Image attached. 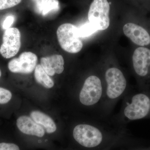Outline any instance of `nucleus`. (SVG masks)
Returning a JSON list of instances; mask_svg holds the SVG:
<instances>
[{
  "label": "nucleus",
  "mask_w": 150,
  "mask_h": 150,
  "mask_svg": "<svg viewBox=\"0 0 150 150\" xmlns=\"http://www.w3.org/2000/svg\"><path fill=\"white\" fill-rule=\"evenodd\" d=\"M16 125L20 131L27 135L42 137L45 134L43 127L28 116L23 115L19 117L17 120Z\"/></svg>",
  "instance_id": "10"
},
{
  "label": "nucleus",
  "mask_w": 150,
  "mask_h": 150,
  "mask_svg": "<svg viewBox=\"0 0 150 150\" xmlns=\"http://www.w3.org/2000/svg\"><path fill=\"white\" fill-rule=\"evenodd\" d=\"M60 8V5L58 0H48L47 4L42 12L43 16H46L51 12L58 11Z\"/></svg>",
  "instance_id": "15"
},
{
  "label": "nucleus",
  "mask_w": 150,
  "mask_h": 150,
  "mask_svg": "<svg viewBox=\"0 0 150 150\" xmlns=\"http://www.w3.org/2000/svg\"><path fill=\"white\" fill-rule=\"evenodd\" d=\"M37 62V56L35 54L31 52H24L18 58L11 60L8 62V67L12 73L27 74L35 70Z\"/></svg>",
  "instance_id": "8"
},
{
  "label": "nucleus",
  "mask_w": 150,
  "mask_h": 150,
  "mask_svg": "<svg viewBox=\"0 0 150 150\" xmlns=\"http://www.w3.org/2000/svg\"><path fill=\"white\" fill-rule=\"evenodd\" d=\"M123 32L137 46L147 47L150 45V33L140 25L133 23H126L123 26Z\"/></svg>",
  "instance_id": "9"
},
{
  "label": "nucleus",
  "mask_w": 150,
  "mask_h": 150,
  "mask_svg": "<svg viewBox=\"0 0 150 150\" xmlns=\"http://www.w3.org/2000/svg\"><path fill=\"white\" fill-rule=\"evenodd\" d=\"M109 11L110 5L107 0H93L89 9V22L98 30H105L110 25Z\"/></svg>",
  "instance_id": "6"
},
{
  "label": "nucleus",
  "mask_w": 150,
  "mask_h": 150,
  "mask_svg": "<svg viewBox=\"0 0 150 150\" xmlns=\"http://www.w3.org/2000/svg\"><path fill=\"white\" fill-rule=\"evenodd\" d=\"M134 72L138 81V89L150 90V48L139 46L134 50L132 59Z\"/></svg>",
  "instance_id": "4"
},
{
  "label": "nucleus",
  "mask_w": 150,
  "mask_h": 150,
  "mask_svg": "<svg viewBox=\"0 0 150 150\" xmlns=\"http://www.w3.org/2000/svg\"><path fill=\"white\" fill-rule=\"evenodd\" d=\"M22 0H0V10L13 7L21 2Z\"/></svg>",
  "instance_id": "18"
},
{
  "label": "nucleus",
  "mask_w": 150,
  "mask_h": 150,
  "mask_svg": "<svg viewBox=\"0 0 150 150\" xmlns=\"http://www.w3.org/2000/svg\"><path fill=\"white\" fill-rule=\"evenodd\" d=\"M33 4L34 10L36 13L41 15L46 6L48 0H31Z\"/></svg>",
  "instance_id": "17"
},
{
  "label": "nucleus",
  "mask_w": 150,
  "mask_h": 150,
  "mask_svg": "<svg viewBox=\"0 0 150 150\" xmlns=\"http://www.w3.org/2000/svg\"><path fill=\"white\" fill-rule=\"evenodd\" d=\"M126 126H120L111 118L88 117L86 122L74 126L72 135L74 139L82 146L94 148L99 146L104 139L114 133H121Z\"/></svg>",
  "instance_id": "1"
},
{
  "label": "nucleus",
  "mask_w": 150,
  "mask_h": 150,
  "mask_svg": "<svg viewBox=\"0 0 150 150\" xmlns=\"http://www.w3.org/2000/svg\"><path fill=\"white\" fill-rule=\"evenodd\" d=\"M59 44L64 51L71 54L79 53L83 43L77 33V27L71 23H66L60 25L57 30Z\"/></svg>",
  "instance_id": "5"
},
{
  "label": "nucleus",
  "mask_w": 150,
  "mask_h": 150,
  "mask_svg": "<svg viewBox=\"0 0 150 150\" xmlns=\"http://www.w3.org/2000/svg\"><path fill=\"white\" fill-rule=\"evenodd\" d=\"M40 65L49 76L60 74L64 71V60L62 55H54L40 59Z\"/></svg>",
  "instance_id": "11"
},
{
  "label": "nucleus",
  "mask_w": 150,
  "mask_h": 150,
  "mask_svg": "<svg viewBox=\"0 0 150 150\" xmlns=\"http://www.w3.org/2000/svg\"><path fill=\"white\" fill-rule=\"evenodd\" d=\"M0 150H20L18 146L16 144L8 142L0 143Z\"/></svg>",
  "instance_id": "19"
},
{
  "label": "nucleus",
  "mask_w": 150,
  "mask_h": 150,
  "mask_svg": "<svg viewBox=\"0 0 150 150\" xmlns=\"http://www.w3.org/2000/svg\"><path fill=\"white\" fill-rule=\"evenodd\" d=\"M122 99L121 109L111 116L115 123L126 126L132 121L150 119V90L129 88Z\"/></svg>",
  "instance_id": "2"
},
{
  "label": "nucleus",
  "mask_w": 150,
  "mask_h": 150,
  "mask_svg": "<svg viewBox=\"0 0 150 150\" xmlns=\"http://www.w3.org/2000/svg\"><path fill=\"white\" fill-rule=\"evenodd\" d=\"M1 75H2L1 71V69H0V78H1Z\"/></svg>",
  "instance_id": "21"
},
{
  "label": "nucleus",
  "mask_w": 150,
  "mask_h": 150,
  "mask_svg": "<svg viewBox=\"0 0 150 150\" xmlns=\"http://www.w3.org/2000/svg\"><path fill=\"white\" fill-rule=\"evenodd\" d=\"M14 20V17L13 16H8L7 17L3 23V28L5 30L10 28L12 25L13 23Z\"/></svg>",
  "instance_id": "20"
},
{
  "label": "nucleus",
  "mask_w": 150,
  "mask_h": 150,
  "mask_svg": "<svg viewBox=\"0 0 150 150\" xmlns=\"http://www.w3.org/2000/svg\"><path fill=\"white\" fill-rule=\"evenodd\" d=\"M34 76L38 83L46 88H50L54 86L53 79L43 69L41 65H38L34 70Z\"/></svg>",
  "instance_id": "13"
},
{
  "label": "nucleus",
  "mask_w": 150,
  "mask_h": 150,
  "mask_svg": "<svg viewBox=\"0 0 150 150\" xmlns=\"http://www.w3.org/2000/svg\"><path fill=\"white\" fill-rule=\"evenodd\" d=\"M103 77L105 92L101 112L103 117L109 118L117 103L123 98L129 88L125 75L118 67L106 68Z\"/></svg>",
  "instance_id": "3"
},
{
  "label": "nucleus",
  "mask_w": 150,
  "mask_h": 150,
  "mask_svg": "<svg viewBox=\"0 0 150 150\" xmlns=\"http://www.w3.org/2000/svg\"><path fill=\"white\" fill-rule=\"evenodd\" d=\"M97 30L93 25L89 22L86 23L80 27H77L78 35L80 38L88 37Z\"/></svg>",
  "instance_id": "14"
},
{
  "label": "nucleus",
  "mask_w": 150,
  "mask_h": 150,
  "mask_svg": "<svg viewBox=\"0 0 150 150\" xmlns=\"http://www.w3.org/2000/svg\"><path fill=\"white\" fill-rule=\"evenodd\" d=\"M12 98V93L8 90L0 87V105L8 103Z\"/></svg>",
  "instance_id": "16"
},
{
  "label": "nucleus",
  "mask_w": 150,
  "mask_h": 150,
  "mask_svg": "<svg viewBox=\"0 0 150 150\" xmlns=\"http://www.w3.org/2000/svg\"><path fill=\"white\" fill-rule=\"evenodd\" d=\"M21 35L16 28L6 30L3 36V43L0 47V54L5 59L12 58L17 54L21 46Z\"/></svg>",
  "instance_id": "7"
},
{
  "label": "nucleus",
  "mask_w": 150,
  "mask_h": 150,
  "mask_svg": "<svg viewBox=\"0 0 150 150\" xmlns=\"http://www.w3.org/2000/svg\"><path fill=\"white\" fill-rule=\"evenodd\" d=\"M30 118L38 125L42 126L48 134L54 133L57 127L54 120L48 115L37 110L31 112Z\"/></svg>",
  "instance_id": "12"
}]
</instances>
